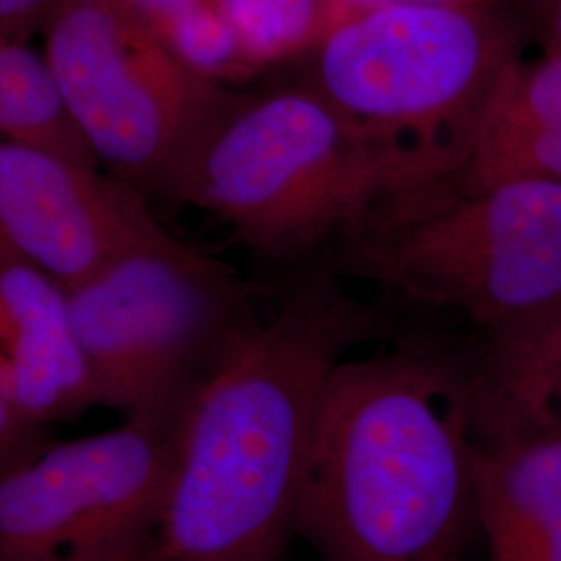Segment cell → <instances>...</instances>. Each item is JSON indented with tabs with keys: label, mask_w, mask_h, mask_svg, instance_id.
Here are the masks:
<instances>
[{
	"label": "cell",
	"mask_w": 561,
	"mask_h": 561,
	"mask_svg": "<svg viewBox=\"0 0 561 561\" xmlns=\"http://www.w3.org/2000/svg\"><path fill=\"white\" fill-rule=\"evenodd\" d=\"M398 337L327 266L285 279L178 419L150 561H283L322 391L360 345Z\"/></svg>",
	"instance_id": "1"
},
{
	"label": "cell",
	"mask_w": 561,
	"mask_h": 561,
	"mask_svg": "<svg viewBox=\"0 0 561 561\" xmlns=\"http://www.w3.org/2000/svg\"><path fill=\"white\" fill-rule=\"evenodd\" d=\"M468 347L400 341L322 391L296 537L319 561H433L479 530Z\"/></svg>",
	"instance_id": "2"
},
{
	"label": "cell",
	"mask_w": 561,
	"mask_h": 561,
	"mask_svg": "<svg viewBox=\"0 0 561 561\" xmlns=\"http://www.w3.org/2000/svg\"><path fill=\"white\" fill-rule=\"evenodd\" d=\"M433 178L289 78L256 92L231 90L164 198L215 215L291 277L324 264L382 202Z\"/></svg>",
	"instance_id": "3"
},
{
	"label": "cell",
	"mask_w": 561,
	"mask_h": 561,
	"mask_svg": "<svg viewBox=\"0 0 561 561\" xmlns=\"http://www.w3.org/2000/svg\"><path fill=\"white\" fill-rule=\"evenodd\" d=\"M391 298L458 312L477 335L561 306V185H410L322 264Z\"/></svg>",
	"instance_id": "4"
},
{
	"label": "cell",
	"mask_w": 561,
	"mask_h": 561,
	"mask_svg": "<svg viewBox=\"0 0 561 561\" xmlns=\"http://www.w3.org/2000/svg\"><path fill=\"white\" fill-rule=\"evenodd\" d=\"M528 42L497 0L347 13L289 62L366 138L426 164H454Z\"/></svg>",
	"instance_id": "5"
},
{
	"label": "cell",
	"mask_w": 561,
	"mask_h": 561,
	"mask_svg": "<svg viewBox=\"0 0 561 561\" xmlns=\"http://www.w3.org/2000/svg\"><path fill=\"white\" fill-rule=\"evenodd\" d=\"M67 296L96 405L144 421L178 422L262 317L254 283L159 221Z\"/></svg>",
	"instance_id": "6"
},
{
	"label": "cell",
	"mask_w": 561,
	"mask_h": 561,
	"mask_svg": "<svg viewBox=\"0 0 561 561\" xmlns=\"http://www.w3.org/2000/svg\"><path fill=\"white\" fill-rule=\"evenodd\" d=\"M44 57L81 136L115 180L164 198L231 88L183 67L119 0H50Z\"/></svg>",
	"instance_id": "7"
},
{
	"label": "cell",
	"mask_w": 561,
	"mask_h": 561,
	"mask_svg": "<svg viewBox=\"0 0 561 561\" xmlns=\"http://www.w3.org/2000/svg\"><path fill=\"white\" fill-rule=\"evenodd\" d=\"M178 422L125 419L46 445L0 474V561H46L152 539Z\"/></svg>",
	"instance_id": "8"
},
{
	"label": "cell",
	"mask_w": 561,
	"mask_h": 561,
	"mask_svg": "<svg viewBox=\"0 0 561 561\" xmlns=\"http://www.w3.org/2000/svg\"><path fill=\"white\" fill-rule=\"evenodd\" d=\"M154 222L146 196L99 167L0 138V250L65 289L96 275Z\"/></svg>",
	"instance_id": "9"
},
{
	"label": "cell",
	"mask_w": 561,
	"mask_h": 561,
	"mask_svg": "<svg viewBox=\"0 0 561 561\" xmlns=\"http://www.w3.org/2000/svg\"><path fill=\"white\" fill-rule=\"evenodd\" d=\"M0 393L38 426L76 419L96 405L67 289L2 250Z\"/></svg>",
	"instance_id": "10"
},
{
	"label": "cell",
	"mask_w": 561,
	"mask_h": 561,
	"mask_svg": "<svg viewBox=\"0 0 561 561\" xmlns=\"http://www.w3.org/2000/svg\"><path fill=\"white\" fill-rule=\"evenodd\" d=\"M433 181L454 190L510 181L561 185V55L524 57L503 81L458 159Z\"/></svg>",
	"instance_id": "11"
},
{
	"label": "cell",
	"mask_w": 561,
	"mask_h": 561,
	"mask_svg": "<svg viewBox=\"0 0 561 561\" xmlns=\"http://www.w3.org/2000/svg\"><path fill=\"white\" fill-rule=\"evenodd\" d=\"M474 486L484 561H561V437H477Z\"/></svg>",
	"instance_id": "12"
},
{
	"label": "cell",
	"mask_w": 561,
	"mask_h": 561,
	"mask_svg": "<svg viewBox=\"0 0 561 561\" xmlns=\"http://www.w3.org/2000/svg\"><path fill=\"white\" fill-rule=\"evenodd\" d=\"M474 435L561 437V306L468 345Z\"/></svg>",
	"instance_id": "13"
},
{
	"label": "cell",
	"mask_w": 561,
	"mask_h": 561,
	"mask_svg": "<svg viewBox=\"0 0 561 561\" xmlns=\"http://www.w3.org/2000/svg\"><path fill=\"white\" fill-rule=\"evenodd\" d=\"M0 138L99 167L48 60L25 42H0Z\"/></svg>",
	"instance_id": "14"
},
{
	"label": "cell",
	"mask_w": 561,
	"mask_h": 561,
	"mask_svg": "<svg viewBox=\"0 0 561 561\" xmlns=\"http://www.w3.org/2000/svg\"><path fill=\"white\" fill-rule=\"evenodd\" d=\"M261 71L285 67L347 15L337 0H213Z\"/></svg>",
	"instance_id": "15"
},
{
	"label": "cell",
	"mask_w": 561,
	"mask_h": 561,
	"mask_svg": "<svg viewBox=\"0 0 561 561\" xmlns=\"http://www.w3.org/2000/svg\"><path fill=\"white\" fill-rule=\"evenodd\" d=\"M169 53L202 80L225 85L261 73L233 23L213 0H198L154 27Z\"/></svg>",
	"instance_id": "16"
},
{
	"label": "cell",
	"mask_w": 561,
	"mask_h": 561,
	"mask_svg": "<svg viewBox=\"0 0 561 561\" xmlns=\"http://www.w3.org/2000/svg\"><path fill=\"white\" fill-rule=\"evenodd\" d=\"M516 21L528 48L561 55V0H497Z\"/></svg>",
	"instance_id": "17"
},
{
	"label": "cell",
	"mask_w": 561,
	"mask_h": 561,
	"mask_svg": "<svg viewBox=\"0 0 561 561\" xmlns=\"http://www.w3.org/2000/svg\"><path fill=\"white\" fill-rule=\"evenodd\" d=\"M44 447V426L21 416L0 393V474L30 460Z\"/></svg>",
	"instance_id": "18"
},
{
	"label": "cell",
	"mask_w": 561,
	"mask_h": 561,
	"mask_svg": "<svg viewBox=\"0 0 561 561\" xmlns=\"http://www.w3.org/2000/svg\"><path fill=\"white\" fill-rule=\"evenodd\" d=\"M50 0H0V42H25L41 32Z\"/></svg>",
	"instance_id": "19"
},
{
	"label": "cell",
	"mask_w": 561,
	"mask_h": 561,
	"mask_svg": "<svg viewBox=\"0 0 561 561\" xmlns=\"http://www.w3.org/2000/svg\"><path fill=\"white\" fill-rule=\"evenodd\" d=\"M119 2L131 15H136L138 20L148 23L154 30L161 21L180 13L181 9L198 0H119Z\"/></svg>",
	"instance_id": "20"
},
{
	"label": "cell",
	"mask_w": 561,
	"mask_h": 561,
	"mask_svg": "<svg viewBox=\"0 0 561 561\" xmlns=\"http://www.w3.org/2000/svg\"><path fill=\"white\" fill-rule=\"evenodd\" d=\"M150 542L152 539H146V541L115 547L108 551H99V553H81V556H71V558L46 561H150V547H152Z\"/></svg>",
	"instance_id": "21"
},
{
	"label": "cell",
	"mask_w": 561,
	"mask_h": 561,
	"mask_svg": "<svg viewBox=\"0 0 561 561\" xmlns=\"http://www.w3.org/2000/svg\"><path fill=\"white\" fill-rule=\"evenodd\" d=\"M345 13H358L385 7H410V4H474V2H493V0H337Z\"/></svg>",
	"instance_id": "22"
},
{
	"label": "cell",
	"mask_w": 561,
	"mask_h": 561,
	"mask_svg": "<svg viewBox=\"0 0 561 561\" xmlns=\"http://www.w3.org/2000/svg\"><path fill=\"white\" fill-rule=\"evenodd\" d=\"M433 561H470L463 558V553H454V556H445V558H439V560Z\"/></svg>",
	"instance_id": "23"
}]
</instances>
